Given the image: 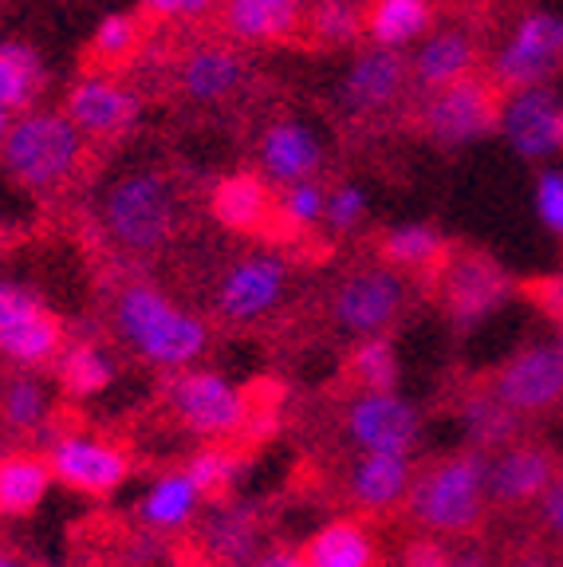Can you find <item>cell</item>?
<instances>
[{
  "mask_svg": "<svg viewBox=\"0 0 563 567\" xmlns=\"http://www.w3.org/2000/svg\"><path fill=\"white\" fill-rule=\"evenodd\" d=\"M111 151L95 146L80 126L60 111H32L9 126L0 142V169L40 202H60L91 182Z\"/></svg>",
  "mask_w": 563,
  "mask_h": 567,
  "instance_id": "1",
  "label": "cell"
},
{
  "mask_svg": "<svg viewBox=\"0 0 563 567\" xmlns=\"http://www.w3.org/2000/svg\"><path fill=\"white\" fill-rule=\"evenodd\" d=\"M190 186L174 166H139L115 177L99 197V229L126 257H158L182 237Z\"/></svg>",
  "mask_w": 563,
  "mask_h": 567,
  "instance_id": "2",
  "label": "cell"
},
{
  "mask_svg": "<svg viewBox=\"0 0 563 567\" xmlns=\"http://www.w3.org/2000/svg\"><path fill=\"white\" fill-rule=\"evenodd\" d=\"M115 336L139 354L142 363L162 367V371H182L197 363L209 347V328L194 311L177 308L158 284L134 280L123 284L111 311Z\"/></svg>",
  "mask_w": 563,
  "mask_h": 567,
  "instance_id": "3",
  "label": "cell"
},
{
  "mask_svg": "<svg viewBox=\"0 0 563 567\" xmlns=\"http://www.w3.org/2000/svg\"><path fill=\"white\" fill-rule=\"evenodd\" d=\"M512 91L493 75V68H477L461 80L446 83V87L418 91L406 123L422 138L438 142V146H469L489 134L501 131L504 106H509Z\"/></svg>",
  "mask_w": 563,
  "mask_h": 567,
  "instance_id": "4",
  "label": "cell"
},
{
  "mask_svg": "<svg viewBox=\"0 0 563 567\" xmlns=\"http://www.w3.org/2000/svg\"><path fill=\"white\" fill-rule=\"evenodd\" d=\"M489 501V457L481 450H461L441 457L414 477L406 508L433 536H465L481 524Z\"/></svg>",
  "mask_w": 563,
  "mask_h": 567,
  "instance_id": "5",
  "label": "cell"
},
{
  "mask_svg": "<svg viewBox=\"0 0 563 567\" xmlns=\"http://www.w3.org/2000/svg\"><path fill=\"white\" fill-rule=\"evenodd\" d=\"M414 95V60L402 48L375 44L347 71L339 87V111L351 131H387V126L406 123Z\"/></svg>",
  "mask_w": 563,
  "mask_h": 567,
  "instance_id": "6",
  "label": "cell"
},
{
  "mask_svg": "<svg viewBox=\"0 0 563 567\" xmlns=\"http://www.w3.org/2000/svg\"><path fill=\"white\" fill-rule=\"evenodd\" d=\"M166 402L177 422L205 442L233 437L253 422V399L217 371H174V379L166 382Z\"/></svg>",
  "mask_w": 563,
  "mask_h": 567,
  "instance_id": "7",
  "label": "cell"
},
{
  "mask_svg": "<svg viewBox=\"0 0 563 567\" xmlns=\"http://www.w3.org/2000/svg\"><path fill=\"white\" fill-rule=\"evenodd\" d=\"M441 308H446L449 323L458 331H469L477 323L501 311L504 303L516 296V280L501 268V260L489 257L484 248L458 245L449 265L441 268L438 284H433Z\"/></svg>",
  "mask_w": 563,
  "mask_h": 567,
  "instance_id": "8",
  "label": "cell"
},
{
  "mask_svg": "<svg viewBox=\"0 0 563 567\" xmlns=\"http://www.w3.org/2000/svg\"><path fill=\"white\" fill-rule=\"evenodd\" d=\"M63 319L20 280H0V359L20 371L52 367L63 351Z\"/></svg>",
  "mask_w": 563,
  "mask_h": 567,
  "instance_id": "9",
  "label": "cell"
},
{
  "mask_svg": "<svg viewBox=\"0 0 563 567\" xmlns=\"http://www.w3.org/2000/svg\"><path fill=\"white\" fill-rule=\"evenodd\" d=\"M406 300H410V280H402L398 268L367 265L347 272L331 288V319L335 328H344L355 339L387 336L402 319Z\"/></svg>",
  "mask_w": 563,
  "mask_h": 567,
  "instance_id": "10",
  "label": "cell"
},
{
  "mask_svg": "<svg viewBox=\"0 0 563 567\" xmlns=\"http://www.w3.org/2000/svg\"><path fill=\"white\" fill-rule=\"evenodd\" d=\"M288 260L276 248H260V252H245L233 260L217 280V296L213 308L229 323H256V319L273 316L288 296Z\"/></svg>",
  "mask_w": 563,
  "mask_h": 567,
  "instance_id": "11",
  "label": "cell"
},
{
  "mask_svg": "<svg viewBox=\"0 0 563 567\" xmlns=\"http://www.w3.org/2000/svg\"><path fill=\"white\" fill-rule=\"evenodd\" d=\"M205 24L240 48H296L304 52L308 0H217V9Z\"/></svg>",
  "mask_w": 563,
  "mask_h": 567,
  "instance_id": "12",
  "label": "cell"
},
{
  "mask_svg": "<svg viewBox=\"0 0 563 567\" xmlns=\"http://www.w3.org/2000/svg\"><path fill=\"white\" fill-rule=\"evenodd\" d=\"M344 430L362 453H414L422 442V414L398 390H359L347 402Z\"/></svg>",
  "mask_w": 563,
  "mask_h": 567,
  "instance_id": "13",
  "label": "cell"
},
{
  "mask_svg": "<svg viewBox=\"0 0 563 567\" xmlns=\"http://www.w3.org/2000/svg\"><path fill=\"white\" fill-rule=\"evenodd\" d=\"M44 457L55 473V485L83 496H111L131 481L126 450L99 434H60L48 442Z\"/></svg>",
  "mask_w": 563,
  "mask_h": 567,
  "instance_id": "14",
  "label": "cell"
},
{
  "mask_svg": "<svg viewBox=\"0 0 563 567\" xmlns=\"http://www.w3.org/2000/svg\"><path fill=\"white\" fill-rule=\"evenodd\" d=\"M63 115L80 126L95 146L115 151L119 142L131 134V126L142 115V91L131 80H95V75H80L68 87V103Z\"/></svg>",
  "mask_w": 563,
  "mask_h": 567,
  "instance_id": "15",
  "label": "cell"
},
{
  "mask_svg": "<svg viewBox=\"0 0 563 567\" xmlns=\"http://www.w3.org/2000/svg\"><path fill=\"white\" fill-rule=\"evenodd\" d=\"M205 209L217 221V229L265 245L276 225V213H280V186L268 182L260 169H233L209 186Z\"/></svg>",
  "mask_w": 563,
  "mask_h": 567,
  "instance_id": "16",
  "label": "cell"
},
{
  "mask_svg": "<svg viewBox=\"0 0 563 567\" xmlns=\"http://www.w3.org/2000/svg\"><path fill=\"white\" fill-rule=\"evenodd\" d=\"M563 68V17L552 12H529L520 17L516 32L493 60V75L509 91L536 87L560 75Z\"/></svg>",
  "mask_w": 563,
  "mask_h": 567,
  "instance_id": "17",
  "label": "cell"
},
{
  "mask_svg": "<svg viewBox=\"0 0 563 567\" xmlns=\"http://www.w3.org/2000/svg\"><path fill=\"white\" fill-rule=\"evenodd\" d=\"M493 394L516 414H540L563 402V351L532 343L493 374Z\"/></svg>",
  "mask_w": 563,
  "mask_h": 567,
  "instance_id": "18",
  "label": "cell"
},
{
  "mask_svg": "<svg viewBox=\"0 0 563 567\" xmlns=\"http://www.w3.org/2000/svg\"><path fill=\"white\" fill-rule=\"evenodd\" d=\"M158 35V24H150L139 9L103 17L91 40L80 48V75H95V80H126L142 60H146L150 44Z\"/></svg>",
  "mask_w": 563,
  "mask_h": 567,
  "instance_id": "19",
  "label": "cell"
},
{
  "mask_svg": "<svg viewBox=\"0 0 563 567\" xmlns=\"http://www.w3.org/2000/svg\"><path fill=\"white\" fill-rule=\"evenodd\" d=\"M501 134L512 142V151L520 158H555V154H563V99L547 91L544 83L512 91L501 118Z\"/></svg>",
  "mask_w": 563,
  "mask_h": 567,
  "instance_id": "20",
  "label": "cell"
},
{
  "mask_svg": "<svg viewBox=\"0 0 563 567\" xmlns=\"http://www.w3.org/2000/svg\"><path fill=\"white\" fill-rule=\"evenodd\" d=\"M555 481H560V457L547 445H504V453L489 461V501L497 505H529L544 496Z\"/></svg>",
  "mask_w": 563,
  "mask_h": 567,
  "instance_id": "21",
  "label": "cell"
},
{
  "mask_svg": "<svg viewBox=\"0 0 563 567\" xmlns=\"http://www.w3.org/2000/svg\"><path fill=\"white\" fill-rule=\"evenodd\" d=\"M453 248L458 245H453L438 225H426V221L395 225V229L379 233V240H375V252H379L382 265L406 272V280H418L422 288H430V292H433V284H438L441 268L453 257Z\"/></svg>",
  "mask_w": 563,
  "mask_h": 567,
  "instance_id": "22",
  "label": "cell"
},
{
  "mask_svg": "<svg viewBox=\"0 0 563 567\" xmlns=\"http://www.w3.org/2000/svg\"><path fill=\"white\" fill-rule=\"evenodd\" d=\"M414 477L418 470L410 453H359V461L347 473V496L362 513H390L406 505Z\"/></svg>",
  "mask_w": 563,
  "mask_h": 567,
  "instance_id": "23",
  "label": "cell"
},
{
  "mask_svg": "<svg viewBox=\"0 0 563 567\" xmlns=\"http://www.w3.org/2000/svg\"><path fill=\"white\" fill-rule=\"evenodd\" d=\"M256 158H260V174L276 186H291V182H308L319 177L324 169V151L299 123L288 118H268L256 142Z\"/></svg>",
  "mask_w": 563,
  "mask_h": 567,
  "instance_id": "24",
  "label": "cell"
},
{
  "mask_svg": "<svg viewBox=\"0 0 563 567\" xmlns=\"http://www.w3.org/2000/svg\"><path fill=\"white\" fill-rule=\"evenodd\" d=\"M205 501H209V496L190 477V470H170L150 481V488L142 493L139 520L146 524L150 532H182L197 520Z\"/></svg>",
  "mask_w": 563,
  "mask_h": 567,
  "instance_id": "25",
  "label": "cell"
},
{
  "mask_svg": "<svg viewBox=\"0 0 563 567\" xmlns=\"http://www.w3.org/2000/svg\"><path fill=\"white\" fill-rule=\"evenodd\" d=\"M481 68V40L469 28H441L426 40V48L414 55V83L418 91L446 87L469 71Z\"/></svg>",
  "mask_w": 563,
  "mask_h": 567,
  "instance_id": "26",
  "label": "cell"
},
{
  "mask_svg": "<svg viewBox=\"0 0 563 567\" xmlns=\"http://www.w3.org/2000/svg\"><path fill=\"white\" fill-rule=\"evenodd\" d=\"M55 473L44 453H4L0 457V520L32 516L52 493Z\"/></svg>",
  "mask_w": 563,
  "mask_h": 567,
  "instance_id": "27",
  "label": "cell"
},
{
  "mask_svg": "<svg viewBox=\"0 0 563 567\" xmlns=\"http://www.w3.org/2000/svg\"><path fill=\"white\" fill-rule=\"evenodd\" d=\"M299 556L308 559V567H375L379 544L359 520H331L311 532Z\"/></svg>",
  "mask_w": 563,
  "mask_h": 567,
  "instance_id": "28",
  "label": "cell"
},
{
  "mask_svg": "<svg viewBox=\"0 0 563 567\" xmlns=\"http://www.w3.org/2000/svg\"><path fill=\"white\" fill-rule=\"evenodd\" d=\"M433 17H438V0H367L362 32L370 44L402 48L430 32Z\"/></svg>",
  "mask_w": 563,
  "mask_h": 567,
  "instance_id": "29",
  "label": "cell"
},
{
  "mask_svg": "<svg viewBox=\"0 0 563 567\" xmlns=\"http://www.w3.org/2000/svg\"><path fill=\"white\" fill-rule=\"evenodd\" d=\"M115 359L111 351L91 339H75V343H63V351L55 354V379L60 390L71 399H95L103 390L115 386Z\"/></svg>",
  "mask_w": 563,
  "mask_h": 567,
  "instance_id": "30",
  "label": "cell"
},
{
  "mask_svg": "<svg viewBox=\"0 0 563 567\" xmlns=\"http://www.w3.org/2000/svg\"><path fill=\"white\" fill-rule=\"evenodd\" d=\"M362 9L359 0H308V35L304 52H339V48L359 44L362 35Z\"/></svg>",
  "mask_w": 563,
  "mask_h": 567,
  "instance_id": "31",
  "label": "cell"
},
{
  "mask_svg": "<svg viewBox=\"0 0 563 567\" xmlns=\"http://www.w3.org/2000/svg\"><path fill=\"white\" fill-rule=\"evenodd\" d=\"M48 91V68L32 44H0V106L28 111Z\"/></svg>",
  "mask_w": 563,
  "mask_h": 567,
  "instance_id": "32",
  "label": "cell"
},
{
  "mask_svg": "<svg viewBox=\"0 0 563 567\" xmlns=\"http://www.w3.org/2000/svg\"><path fill=\"white\" fill-rule=\"evenodd\" d=\"M52 414V390L35 371H17L0 386V417L17 434H32Z\"/></svg>",
  "mask_w": 563,
  "mask_h": 567,
  "instance_id": "33",
  "label": "cell"
},
{
  "mask_svg": "<svg viewBox=\"0 0 563 567\" xmlns=\"http://www.w3.org/2000/svg\"><path fill=\"white\" fill-rule=\"evenodd\" d=\"M461 425H465L469 450H504L516 437V410L504 406L493 390H484L465 399Z\"/></svg>",
  "mask_w": 563,
  "mask_h": 567,
  "instance_id": "34",
  "label": "cell"
},
{
  "mask_svg": "<svg viewBox=\"0 0 563 567\" xmlns=\"http://www.w3.org/2000/svg\"><path fill=\"white\" fill-rule=\"evenodd\" d=\"M347 374L359 390H395L402 379V363L387 336H367L347 354Z\"/></svg>",
  "mask_w": 563,
  "mask_h": 567,
  "instance_id": "35",
  "label": "cell"
},
{
  "mask_svg": "<svg viewBox=\"0 0 563 567\" xmlns=\"http://www.w3.org/2000/svg\"><path fill=\"white\" fill-rule=\"evenodd\" d=\"M205 540L213 556H221L229 567H248L256 551V528L245 508H213L205 520Z\"/></svg>",
  "mask_w": 563,
  "mask_h": 567,
  "instance_id": "36",
  "label": "cell"
},
{
  "mask_svg": "<svg viewBox=\"0 0 563 567\" xmlns=\"http://www.w3.org/2000/svg\"><path fill=\"white\" fill-rule=\"evenodd\" d=\"M185 470L202 485L205 496H225L240 473V457L233 450H221V445H205V450H197L194 457L185 461Z\"/></svg>",
  "mask_w": 563,
  "mask_h": 567,
  "instance_id": "37",
  "label": "cell"
},
{
  "mask_svg": "<svg viewBox=\"0 0 563 567\" xmlns=\"http://www.w3.org/2000/svg\"><path fill=\"white\" fill-rule=\"evenodd\" d=\"M362 217H367V197H362L359 186L351 182H331L327 189V213H324V225L335 233V237H344V233L359 229Z\"/></svg>",
  "mask_w": 563,
  "mask_h": 567,
  "instance_id": "38",
  "label": "cell"
},
{
  "mask_svg": "<svg viewBox=\"0 0 563 567\" xmlns=\"http://www.w3.org/2000/svg\"><path fill=\"white\" fill-rule=\"evenodd\" d=\"M217 0H139V12L150 24H197V20H209Z\"/></svg>",
  "mask_w": 563,
  "mask_h": 567,
  "instance_id": "39",
  "label": "cell"
},
{
  "mask_svg": "<svg viewBox=\"0 0 563 567\" xmlns=\"http://www.w3.org/2000/svg\"><path fill=\"white\" fill-rule=\"evenodd\" d=\"M536 213L544 229H552L555 237H563V174L560 169H544L536 177Z\"/></svg>",
  "mask_w": 563,
  "mask_h": 567,
  "instance_id": "40",
  "label": "cell"
},
{
  "mask_svg": "<svg viewBox=\"0 0 563 567\" xmlns=\"http://www.w3.org/2000/svg\"><path fill=\"white\" fill-rule=\"evenodd\" d=\"M516 292L529 303H536L547 319H563V276H536V280H520Z\"/></svg>",
  "mask_w": 563,
  "mask_h": 567,
  "instance_id": "41",
  "label": "cell"
},
{
  "mask_svg": "<svg viewBox=\"0 0 563 567\" xmlns=\"http://www.w3.org/2000/svg\"><path fill=\"white\" fill-rule=\"evenodd\" d=\"M406 567H449L446 551L438 548V544L430 540H418L406 548Z\"/></svg>",
  "mask_w": 563,
  "mask_h": 567,
  "instance_id": "42",
  "label": "cell"
},
{
  "mask_svg": "<svg viewBox=\"0 0 563 567\" xmlns=\"http://www.w3.org/2000/svg\"><path fill=\"white\" fill-rule=\"evenodd\" d=\"M544 524L563 540V477L544 493Z\"/></svg>",
  "mask_w": 563,
  "mask_h": 567,
  "instance_id": "43",
  "label": "cell"
},
{
  "mask_svg": "<svg viewBox=\"0 0 563 567\" xmlns=\"http://www.w3.org/2000/svg\"><path fill=\"white\" fill-rule=\"evenodd\" d=\"M248 567H308V559L299 556V551H265V556H253L248 559Z\"/></svg>",
  "mask_w": 563,
  "mask_h": 567,
  "instance_id": "44",
  "label": "cell"
},
{
  "mask_svg": "<svg viewBox=\"0 0 563 567\" xmlns=\"http://www.w3.org/2000/svg\"><path fill=\"white\" fill-rule=\"evenodd\" d=\"M449 567H493V564L481 556H461V559H449Z\"/></svg>",
  "mask_w": 563,
  "mask_h": 567,
  "instance_id": "45",
  "label": "cell"
},
{
  "mask_svg": "<svg viewBox=\"0 0 563 567\" xmlns=\"http://www.w3.org/2000/svg\"><path fill=\"white\" fill-rule=\"evenodd\" d=\"M9 248H12V229H9V225H0V257H4Z\"/></svg>",
  "mask_w": 563,
  "mask_h": 567,
  "instance_id": "46",
  "label": "cell"
},
{
  "mask_svg": "<svg viewBox=\"0 0 563 567\" xmlns=\"http://www.w3.org/2000/svg\"><path fill=\"white\" fill-rule=\"evenodd\" d=\"M12 111H9V106H0V142H4V134H9V126H12Z\"/></svg>",
  "mask_w": 563,
  "mask_h": 567,
  "instance_id": "47",
  "label": "cell"
},
{
  "mask_svg": "<svg viewBox=\"0 0 563 567\" xmlns=\"http://www.w3.org/2000/svg\"><path fill=\"white\" fill-rule=\"evenodd\" d=\"M0 567H20V559L12 556V551L4 548V544H0Z\"/></svg>",
  "mask_w": 563,
  "mask_h": 567,
  "instance_id": "48",
  "label": "cell"
},
{
  "mask_svg": "<svg viewBox=\"0 0 563 567\" xmlns=\"http://www.w3.org/2000/svg\"><path fill=\"white\" fill-rule=\"evenodd\" d=\"M560 351H563V319H560Z\"/></svg>",
  "mask_w": 563,
  "mask_h": 567,
  "instance_id": "49",
  "label": "cell"
}]
</instances>
